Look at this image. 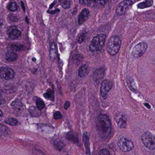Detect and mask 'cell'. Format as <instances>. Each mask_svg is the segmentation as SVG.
<instances>
[{
	"mask_svg": "<svg viewBox=\"0 0 155 155\" xmlns=\"http://www.w3.org/2000/svg\"><path fill=\"white\" fill-rule=\"evenodd\" d=\"M96 127L99 134L104 138L108 137L112 132V126L108 116L101 114L97 117Z\"/></svg>",
	"mask_w": 155,
	"mask_h": 155,
	"instance_id": "1",
	"label": "cell"
},
{
	"mask_svg": "<svg viewBox=\"0 0 155 155\" xmlns=\"http://www.w3.org/2000/svg\"><path fill=\"white\" fill-rule=\"evenodd\" d=\"M106 35L100 34L95 36L91 40L89 45V50L91 52L100 51L105 44Z\"/></svg>",
	"mask_w": 155,
	"mask_h": 155,
	"instance_id": "2",
	"label": "cell"
},
{
	"mask_svg": "<svg viewBox=\"0 0 155 155\" xmlns=\"http://www.w3.org/2000/svg\"><path fill=\"white\" fill-rule=\"evenodd\" d=\"M121 45L120 38L118 36H113L109 39L107 50V53L111 55H115L117 54Z\"/></svg>",
	"mask_w": 155,
	"mask_h": 155,
	"instance_id": "3",
	"label": "cell"
},
{
	"mask_svg": "<svg viewBox=\"0 0 155 155\" xmlns=\"http://www.w3.org/2000/svg\"><path fill=\"white\" fill-rule=\"evenodd\" d=\"M143 144L150 150L153 151L155 149V140L154 135L150 132H145L142 137Z\"/></svg>",
	"mask_w": 155,
	"mask_h": 155,
	"instance_id": "4",
	"label": "cell"
},
{
	"mask_svg": "<svg viewBox=\"0 0 155 155\" xmlns=\"http://www.w3.org/2000/svg\"><path fill=\"white\" fill-rule=\"evenodd\" d=\"M118 146L121 151L124 152H128L133 149L134 145L131 140L123 137L119 140Z\"/></svg>",
	"mask_w": 155,
	"mask_h": 155,
	"instance_id": "5",
	"label": "cell"
},
{
	"mask_svg": "<svg viewBox=\"0 0 155 155\" xmlns=\"http://www.w3.org/2000/svg\"><path fill=\"white\" fill-rule=\"evenodd\" d=\"M147 47L148 45L146 42H140L134 47L132 51V54L135 58L141 57L145 53Z\"/></svg>",
	"mask_w": 155,
	"mask_h": 155,
	"instance_id": "6",
	"label": "cell"
},
{
	"mask_svg": "<svg viewBox=\"0 0 155 155\" xmlns=\"http://www.w3.org/2000/svg\"><path fill=\"white\" fill-rule=\"evenodd\" d=\"M14 71L7 67H2L0 69V78L5 80H10L14 77Z\"/></svg>",
	"mask_w": 155,
	"mask_h": 155,
	"instance_id": "7",
	"label": "cell"
},
{
	"mask_svg": "<svg viewBox=\"0 0 155 155\" xmlns=\"http://www.w3.org/2000/svg\"><path fill=\"white\" fill-rule=\"evenodd\" d=\"M133 1H121L117 6L116 7V13L119 15H122L125 13L126 10L128 9L129 6L136 2Z\"/></svg>",
	"mask_w": 155,
	"mask_h": 155,
	"instance_id": "8",
	"label": "cell"
},
{
	"mask_svg": "<svg viewBox=\"0 0 155 155\" xmlns=\"http://www.w3.org/2000/svg\"><path fill=\"white\" fill-rule=\"evenodd\" d=\"M112 83L110 81L106 80L103 81L100 88V94L101 97L103 98L106 97L108 92L112 88Z\"/></svg>",
	"mask_w": 155,
	"mask_h": 155,
	"instance_id": "9",
	"label": "cell"
},
{
	"mask_svg": "<svg viewBox=\"0 0 155 155\" xmlns=\"http://www.w3.org/2000/svg\"><path fill=\"white\" fill-rule=\"evenodd\" d=\"M115 120L118 126L121 128H124L127 125V118L126 115L117 114L115 116Z\"/></svg>",
	"mask_w": 155,
	"mask_h": 155,
	"instance_id": "10",
	"label": "cell"
},
{
	"mask_svg": "<svg viewBox=\"0 0 155 155\" xmlns=\"http://www.w3.org/2000/svg\"><path fill=\"white\" fill-rule=\"evenodd\" d=\"M79 2L82 5L88 6H98L105 5L106 1H80Z\"/></svg>",
	"mask_w": 155,
	"mask_h": 155,
	"instance_id": "11",
	"label": "cell"
},
{
	"mask_svg": "<svg viewBox=\"0 0 155 155\" xmlns=\"http://www.w3.org/2000/svg\"><path fill=\"white\" fill-rule=\"evenodd\" d=\"M89 14V11L87 9L85 8L82 10L78 16V22L80 25L84 23L88 18Z\"/></svg>",
	"mask_w": 155,
	"mask_h": 155,
	"instance_id": "12",
	"label": "cell"
},
{
	"mask_svg": "<svg viewBox=\"0 0 155 155\" xmlns=\"http://www.w3.org/2000/svg\"><path fill=\"white\" fill-rule=\"evenodd\" d=\"M105 73V69L102 67L97 69L93 74V78L94 81H99L103 77Z\"/></svg>",
	"mask_w": 155,
	"mask_h": 155,
	"instance_id": "13",
	"label": "cell"
},
{
	"mask_svg": "<svg viewBox=\"0 0 155 155\" xmlns=\"http://www.w3.org/2000/svg\"><path fill=\"white\" fill-rule=\"evenodd\" d=\"M83 142L86 148V155H90V148L89 138L87 132H85L83 135Z\"/></svg>",
	"mask_w": 155,
	"mask_h": 155,
	"instance_id": "14",
	"label": "cell"
},
{
	"mask_svg": "<svg viewBox=\"0 0 155 155\" xmlns=\"http://www.w3.org/2000/svg\"><path fill=\"white\" fill-rule=\"evenodd\" d=\"M49 55L51 61H54L57 58V48L54 43H53L50 45Z\"/></svg>",
	"mask_w": 155,
	"mask_h": 155,
	"instance_id": "15",
	"label": "cell"
},
{
	"mask_svg": "<svg viewBox=\"0 0 155 155\" xmlns=\"http://www.w3.org/2000/svg\"><path fill=\"white\" fill-rule=\"evenodd\" d=\"M89 72L88 67L84 64L81 66L78 70V75L80 77H84L88 74Z\"/></svg>",
	"mask_w": 155,
	"mask_h": 155,
	"instance_id": "16",
	"label": "cell"
},
{
	"mask_svg": "<svg viewBox=\"0 0 155 155\" xmlns=\"http://www.w3.org/2000/svg\"><path fill=\"white\" fill-rule=\"evenodd\" d=\"M21 31L17 29H14L9 32V36L12 40H16L18 39L21 36Z\"/></svg>",
	"mask_w": 155,
	"mask_h": 155,
	"instance_id": "17",
	"label": "cell"
},
{
	"mask_svg": "<svg viewBox=\"0 0 155 155\" xmlns=\"http://www.w3.org/2000/svg\"><path fill=\"white\" fill-rule=\"evenodd\" d=\"M153 1L152 0L146 1L141 2L137 5V7L139 9H144L150 7L153 5Z\"/></svg>",
	"mask_w": 155,
	"mask_h": 155,
	"instance_id": "18",
	"label": "cell"
},
{
	"mask_svg": "<svg viewBox=\"0 0 155 155\" xmlns=\"http://www.w3.org/2000/svg\"><path fill=\"white\" fill-rule=\"evenodd\" d=\"M44 97L46 99L54 101V93L53 90L50 89H49L46 91V93L44 94Z\"/></svg>",
	"mask_w": 155,
	"mask_h": 155,
	"instance_id": "19",
	"label": "cell"
},
{
	"mask_svg": "<svg viewBox=\"0 0 155 155\" xmlns=\"http://www.w3.org/2000/svg\"><path fill=\"white\" fill-rule=\"evenodd\" d=\"M53 144L55 147L59 151H61L64 146V143L59 139H55L54 140Z\"/></svg>",
	"mask_w": 155,
	"mask_h": 155,
	"instance_id": "20",
	"label": "cell"
},
{
	"mask_svg": "<svg viewBox=\"0 0 155 155\" xmlns=\"http://www.w3.org/2000/svg\"><path fill=\"white\" fill-rule=\"evenodd\" d=\"M66 137L67 140L72 141L74 142H76L78 141L77 136L76 135L75 133L72 132L67 133L66 135Z\"/></svg>",
	"mask_w": 155,
	"mask_h": 155,
	"instance_id": "21",
	"label": "cell"
},
{
	"mask_svg": "<svg viewBox=\"0 0 155 155\" xmlns=\"http://www.w3.org/2000/svg\"><path fill=\"white\" fill-rule=\"evenodd\" d=\"M6 58L9 62H13L17 59L18 55L13 52H9L6 53Z\"/></svg>",
	"mask_w": 155,
	"mask_h": 155,
	"instance_id": "22",
	"label": "cell"
},
{
	"mask_svg": "<svg viewBox=\"0 0 155 155\" xmlns=\"http://www.w3.org/2000/svg\"><path fill=\"white\" fill-rule=\"evenodd\" d=\"M29 112L32 116H38L41 115L40 110H39L36 107H34V106L30 107L29 108Z\"/></svg>",
	"mask_w": 155,
	"mask_h": 155,
	"instance_id": "23",
	"label": "cell"
},
{
	"mask_svg": "<svg viewBox=\"0 0 155 155\" xmlns=\"http://www.w3.org/2000/svg\"><path fill=\"white\" fill-rule=\"evenodd\" d=\"M5 123L9 125L12 126L17 125L18 123V121L17 119L13 118H7L4 121Z\"/></svg>",
	"mask_w": 155,
	"mask_h": 155,
	"instance_id": "24",
	"label": "cell"
},
{
	"mask_svg": "<svg viewBox=\"0 0 155 155\" xmlns=\"http://www.w3.org/2000/svg\"><path fill=\"white\" fill-rule=\"evenodd\" d=\"M36 105L37 108L40 110H42L45 107L44 102L40 98L36 99Z\"/></svg>",
	"mask_w": 155,
	"mask_h": 155,
	"instance_id": "25",
	"label": "cell"
},
{
	"mask_svg": "<svg viewBox=\"0 0 155 155\" xmlns=\"http://www.w3.org/2000/svg\"><path fill=\"white\" fill-rule=\"evenodd\" d=\"M59 2L63 8H69L71 6V1L69 0H61Z\"/></svg>",
	"mask_w": 155,
	"mask_h": 155,
	"instance_id": "26",
	"label": "cell"
},
{
	"mask_svg": "<svg viewBox=\"0 0 155 155\" xmlns=\"http://www.w3.org/2000/svg\"><path fill=\"white\" fill-rule=\"evenodd\" d=\"M9 133L8 129L3 125L0 124V135H6Z\"/></svg>",
	"mask_w": 155,
	"mask_h": 155,
	"instance_id": "27",
	"label": "cell"
},
{
	"mask_svg": "<svg viewBox=\"0 0 155 155\" xmlns=\"http://www.w3.org/2000/svg\"><path fill=\"white\" fill-rule=\"evenodd\" d=\"M12 106L14 108L15 110H20V109H22V105L21 103V102H17V101H15L11 104Z\"/></svg>",
	"mask_w": 155,
	"mask_h": 155,
	"instance_id": "28",
	"label": "cell"
},
{
	"mask_svg": "<svg viewBox=\"0 0 155 155\" xmlns=\"http://www.w3.org/2000/svg\"><path fill=\"white\" fill-rule=\"evenodd\" d=\"M18 6L17 3L15 2H11L9 5L8 9L11 11H15L18 10Z\"/></svg>",
	"mask_w": 155,
	"mask_h": 155,
	"instance_id": "29",
	"label": "cell"
},
{
	"mask_svg": "<svg viewBox=\"0 0 155 155\" xmlns=\"http://www.w3.org/2000/svg\"><path fill=\"white\" fill-rule=\"evenodd\" d=\"M11 49L13 51V53L20 51L22 50V46L17 45H13L11 46Z\"/></svg>",
	"mask_w": 155,
	"mask_h": 155,
	"instance_id": "30",
	"label": "cell"
},
{
	"mask_svg": "<svg viewBox=\"0 0 155 155\" xmlns=\"http://www.w3.org/2000/svg\"><path fill=\"white\" fill-rule=\"evenodd\" d=\"M8 18L11 22H17L19 19L18 17L13 14H10L8 15Z\"/></svg>",
	"mask_w": 155,
	"mask_h": 155,
	"instance_id": "31",
	"label": "cell"
},
{
	"mask_svg": "<svg viewBox=\"0 0 155 155\" xmlns=\"http://www.w3.org/2000/svg\"><path fill=\"white\" fill-rule=\"evenodd\" d=\"M53 116L55 120L61 119L62 117V114L59 111H57L56 112H55L54 113Z\"/></svg>",
	"mask_w": 155,
	"mask_h": 155,
	"instance_id": "32",
	"label": "cell"
},
{
	"mask_svg": "<svg viewBox=\"0 0 155 155\" xmlns=\"http://www.w3.org/2000/svg\"><path fill=\"white\" fill-rule=\"evenodd\" d=\"M6 27L5 22L3 19H0V31L4 30Z\"/></svg>",
	"mask_w": 155,
	"mask_h": 155,
	"instance_id": "33",
	"label": "cell"
},
{
	"mask_svg": "<svg viewBox=\"0 0 155 155\" xmlns=\"http://www.w3.org/2000/svg\"><path fill=\"white\" fill-rule=\"evenodd\" d=\"M99 155H110L109 151L106 149H102L101 150Z\"/></svg>",
	"mask_w": 155,
	"mask_h": 155,
	"instance_id": "34",
	"label": "cell"
},
{
	"mask_svg": "<svg viewBox=\"0 0 155 155\" xmlns=\"http://www.w3.org/2000/svg\"><path fill=\"white\" fill-rule=\"evenodd\" d=\"M70 106V102L68 101H67V102H65V104L64 105V107L66 110H67V109L69 108V107Z\"/></svg>",
	"mask_w": 155,
	"mask_h": 155,
	"instance_id": "35",
	"label": "cell"
},
{
	"mask_svg": "<svg viewBox=\"0 0 155 155\" xmlns=\"http://www.w3.org/2000/svg\"><path fill=\"white\" fill-rule=\"evenodd\" d=\"M85 36L84 35V34H82L81 36H80L79 37V40H78V42H81L83 41L84 40V39Z\"/></svg>",
	"mask_w": 155,
	"mask_h": 155,
	"instance_id": "36",
	"label": "cell"
},
{
	"mask_svg": "<svg viewBox=\"0 0 155 155\" xmlns=\"http://www.w3.org/2000/svg\"><path fill=\"white\" fill-rule=\"evenodd\" d=\"M144 105L147 107V108H148V109H150L151 108V106L148 103H145Z\"/></svg>",
	"mask_w": 155,
	"mask_h": 155,
	"instance_id": "37",
	"label": "cell"
},
{
	"mask_svg": "<svg viewBox=\"0 0 155 155\" xmlns=\"http://www.w3.org/2000/svg\"><path fill=\"white\" fill-rule=\"evenodd\" d=\"M2 101V94H1V92L0 91V104L1 103V102Z\"/></svg>",
	"mask_w": 155,
	"mask_h": 155,
	"instance_id": "38",
	"label": "cell"
},
{
	"mask_svg": "<svg viewBox=\"0 0 155 155\" xmlns=\"http://www.w3.org/2000/svg\"><path fill=\"white\" fill-rule=\"evenodd\" d=\"M2 116H3V112L1 110H0V117H1Z\"/></svg>",
	"mask_w": 155,
	"mask_h": 155,
	"instance_id": "39",
	"label": "cell"
},
{
	"mask_svg": "<svg viewBox=\"0 0 155 155\" xmlns=\"http://www.w3.org/2000/svg\"><path fill=\"white\" fill-rule=\"evenodd\" d=\"M32 61H36V59H35V58H32Z\"/></svg>",
	"mask_w": 155,
	"mask_h": 155,
	"instance_id": "40",
	"label": "cell"
}]
</instances>
